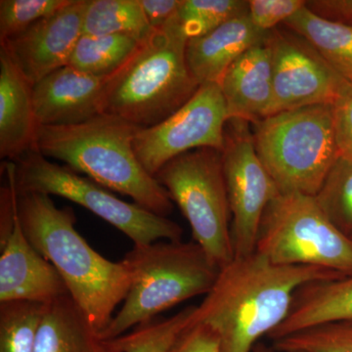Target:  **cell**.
<instances>
[{"label":"cell","mask_w":352,"mask_h":352,"mask_svg":"<svg viewBox=\"0 0 352 352\" xmlns=\"http://www.w3.org/2000/svg\"><path fill=\"white\" fill-rule=\"evenodd\" d=\"M342 277L317 266L278 265L254 252L219 270L194 321L219 333L221 352H252L286 320L298 289Z\"/></svg>","instance_id":"1"},{"label":"cell","mask_w":352,"mask_h":352,"mask_svg":"<svg viewBox=\"0 0 352 352\" xmlns=\"http://www.w3.org/2000/svg\"><path fill=\"white\" fill-rule=\"evenodd\" d=\"M18 212L28 240L56 268L69 296L103 332L131 288L126 264L94 251L76 231L73 208L56 207L50 195L19 192Z\"/></svg>","instance_id":"2"},{"label":"cell","mask_w":352,"mask_h":352,"mask_svg":"<svg viewBox=\"0 0 352 352\" xmlns=\"http://www.w3.org/2000/svg\"><path fill=\"white\" fill-rule=\"evenodd\" d=\"M140 129L122 118L101 113L74 126H39L34 149L111 191L131 197L141 208L168 217L173 210L170 197L134 152Z\"/></svg>","instance_id":"3"},{"label":"cell","mask_w":352,"mask_h":352,"mask_svg":"<svg viewBox=\"0 0 352 352\" xmlns=\"http://www.w3.org/2000/svg\"><path fill=\"white\" fill-rule=\"evenodd\" d=\"M187 43L170 20L154 30L127 63L109 78L102 113L145 129L182 108L200 87L187 65Z\"/></svg>","instance_id":"4"},{"label":"cell","mask_w":352,"mask_h":352,"mask_svg":"<svg viewBox=\"0 0 352 352\" xmlns=\"http://www.w3.org/2000/svg\"><path fill=\"white\" fill-rule=\"evenodd\" d=\"M122 261L131 272V288L122 308L100 333L104 340L120 337L179 303L208 295L220 270L193 241L134 245Z\"/></svg>","instance_id":"5"},{"label":"cell","mask_w":352,"mask_h":352,"mask_svg":"<svg viewBox=\"0 0 352 352\" xmlns=\"http://www.w3.org/2000/svg\"><path fill=\"white\" fill-rule=\"evenodd\" d=\"M252 127L256 153L279 193L316 196L340 156L333 105L274 113Z\"/></svg>","instance_id":"6"},{"label":"cell","mask_w":352,"mask_h":352,"mask_svg":"<svg viewBox=\"0 0 352 352\" xmlns=\"http://www.w3.org/2000/svg\"><path fill=\"white\" fill-rule=\"evenodd\" d=\"M256 252L278 265L317 266L352 275V240L333 226L315 197L279 194L271 201Z\"/></svg>","instance_id":"7"},{"label":"cell","mask_w":352,"mask_h":352,"mask_svg":"<svg viewBox=\"0 0 352 352\" xmlns=\"http://www.w3.org/2000/svg\"><path fill=\"white\" fill-rule=\"evenodd\" d=\"M188 221L193 242L221 270L235 258L222 151L204 148L168 162L154 176Z\"/></svg>","instance_id":"8"},{"label":"cell","mask_w":352,"mask_h":352,"mask_svg":"<svg viewBox=\"0 0 352 352\" xmlns=\"http://www.w3.org/2000/svg\"><path fill=\"white\" fill-rule=\"evenodd\" d=\"M15 163L20 193L46 194L74 201L126 234L134 245L182 239L183 229L173 220L149 212L135 203L120 200L111 190L68 166L50 161L36 149Z\"/></svg>","instance_id":"9"},{"label":"cell","mask_w":352,"mask_h":352,"mask_svg":"<svg viewBox=\"0 0 352 352\" xmlns=\"http://www.w3.org/2000/svg\"><path fill=\"white\" fill-rule=\"evenodd\" d=\"M250 124L245 120H229L222 150L235 258L256 252L264 212L280 194L256 153Z\"/></svg>","instance_id":"10"},{"label":"cell","mask_w":352,"mask_h":352,"mask_svg":"<svg viewBox=\"0 0 352 352\" xmlns=\"http://www.w3.org/2000/svg\"><path fill=\"white\" fill-rule=\"evenodd\" d=\"M228 116L219 83L200 85L182 108L156 126L139 129L133 141L138 161L155 176L171 160L194 150L222 151Z\"/></svg>","instance_id":"11"},{"label":"cell","mask_w":352,"mask_h":352,"mask_svg":"<svg viewBox=\"0 0 352 352\" xmlns=\"http://www.w3.org/2000/svg\"><path fill=\"white\" fill-rule=\"evenodd\" d=\"M13 176L0 189V302L24 300L48 305L69 295L56 268L28 240L18 212Z\"/></svg>","instance_id":"12"},{"label":"cell","mask_w":352,"mask_h":352,"mask_svg":"<svg viewBox=\"0 0 352 352\" xmlns=\"http://www.w3.org/2000/svg\"><path fill=\"white\" fill-rule=\"evenodd\" d=\"M270 43L273 69L270 116L337 101L349 82L305 38L276 28L270 32Z\"/></svg>","instance_id":"13"},{"label":"cell","mask_w":352,"mask_h":352,"mask_svg":"<svg viewBox=\"0 0 352 352\" xmlns=\"http://www.w3.org/2000/svg\"><path fill=\"white\" fill-rule=\"evenodd\" d=\"M85 3L87 0H71L54 15L0 43L32 85L69 65L76 44L82 36Z\"/></svg>","instance_id":"14"},{"label":"cell","mask_w":352,"mask_h":352,"mask_svg":"<svg viewBox=\"0 0 352 352\" xmlns=\"http://www.w3.org/2000/svg\"><path fill=\"white\" fill-rule=\"evenodd\" d=\"M109 78L88 75L69 65L44 76L32 85L38 126H74L101 115Z\"/></svg>","instance_id":"15"},{"label":"cell","mask_w":352,"mask_h":352,"mask_svg":"<svg viewBox=\"0 0 352 352\" xmlns=\"http://www.w3.org/2000/svg\"><path fill=\"white\" fill-rule=\"evenodd\" d=\"M270 34L243 53L220 80L228 120L254 124L270 116L273 69Z\"/></svg>","instance_id":"16"},{"label":"cell","mask_w":352,"mask_h":352,"mask_svg":"<svg viewBox=\"0 0 352 352\" xmlns=\"http://www.w3.org/2000/svg\"><path fill=\"white\" fill-rule=\"evenodd\" d=\"M32 85L0 46V157L17 161L36 145Z\"/></svg>","instance_id":"17"},{"label":"cell","mask_w":352,"mask_h":352,"mask_svg":"<svg viewBox=\"0 0 352 352\" xmlns=\"http://www.w3.org/2000/svg\"><path fill=\"white\" fill-rule=\"evenodd\" d=\"M268 34L256 30L245 12L207 34L189 39L186 61L192 76L200 85H219L229 67L252 46L263 41Z\"/></svg>","instance_id":"18"},{"label":"cell","mask_w":352,"mask_h":352,"mask_svg":"<svg viewBox=\"0 0 352 352\" xmlns=\"http://www.w3.org/2000/svg\"><path fill=\"white\" fill-rule=\"evenodd\" d=\"M34 352H120L113 340L102 339L71 296L44 305Z\"/></svg>","instance_id":"19"},{"label":"cell","mask_w":352,"mask_h":352,"mask_svg":"<svg viewBox=\"0 0 352 352\" xmlns=\"http://www.w3.org/2000/svg\"><path fill=\"white\" fill-rule=\"evenodd\" d=\"M333 322H352V275L312 282L298 289L286 320L268 338L274 342Z\"/></svg>","instance_id":"20"},{"label":"cell","mask_w":352,"mask_h":352,"mask_svg":"<svg viewBox=\"0 0 352 352\" xmlns=\"http://www.w3.org/2000/svg\"><path fill=\"white\" fill-rule=\"evenodd\" d=\"M302 36L346 82H352V27L326 19L307 4L284 23Z\"/></svg>","instance_id":"21"},{"label":"cell","mask_w":352,"mask_h":352,"mask_svg":"<svg viewBox=\"0 0 352 352\" xmlns=\"http://www.w3.org/2000/svg\"><path fill=\"white\" fill-rule=\"evenodd\" d=\"M153 31L140 0H87L82 20L85 36L122 34L143 41Z\"/></svg>","instance_id":"22"},{"label":"cell","mask_w":352,"mask_h":352,"mask_svg":"<svg viewBox=\"0 0 352 352\" xmlns=\"http://www.w3.org/2000/svg\"><path fill=\"white\" fill-rule=\"evenodd\" d=\"M143 41L122 34H82L72 53L69 65L88 75L111 78L135 54Z\"/></svg>","instance_id":"23"},{"label":"cell","mask_w":352,"mask_h":352,"mask_svg":"<svg viewBox=\"0 0 352 352\" xmlns=\"http://www.w3.org/2000/svg\"><path fill=\"white\" fill-rule=\"evenodd\" d=\"M44 305L24 300L0 302V352L36 351Z\"/></svg>","instance_id":"24"},{"label":"cell","mask_w":352,"mask_h":352,"mask_svg":"<svg viewBox=\"0 0 352 352\" xmlns=\"http://www.w3.org/2000/svg\"><path fill=\"white\" fill-rule=\"evenodd\" d=\"M315 199L333 226L352 240V157L340 155Z\"/></svg>","instance_id":"25"},{"label":"cell","mask_w":352,"mask_h":352,"mask_svg":"<svg viewBox=\"0 0 352 352\" xmlns=\"http://www.w3.org/2000/svg\"><path fill=\"white\" fill-rule=\"evenodd\" d=\"M245 12L248 1L243 0H183L170 21L189 41Z\"/></svg>","instance_id":"26"},{"label":"cell","mask_w":352,"mask_h":352,"mask_svg":"<svg viewBox=\"0 0 352 352\" xmlns=\"http://www.w3.org/2000/svg\"><path fill=\"white\" fill-rule=\"evenodd\" d=\"M196 305L166 319H153L113 339L120 352H168L180 333L192 323Z\"/></svg>","instance_id":"27"},{"label":"cell","mask_w":352,"mask_h":352,"mask_svg":"<svg viewBox=\"0 0 352 352\" xmlns=\"http://www.w3.org/2000/svg\"><path fill=\"white\" fill-rule=\"evenodd\" d=\"M277 352H352V322H333L274 340Z\"/></svg>","instance_id":"28"},{"label":"cell","mask_w":352,"mask_h":352,"mask_svg":"<svg viewBox=\"0 0 352 352\" xmlns=\"http://www.w3.org/2000/svg\"><path fill=\"white\" fill-rule=\"evenodd\" d=\"M71 0H1L0 43L27 31L44 18L54 15Z\"/></svg>","instance_id":"29"},{"label":"cell","mask_w":352,"mask_h":352,"mask_svg":"<svg viewBox=\"0 0 352 352\" xmlns=\"http://www.w3.org/2000/svg\"><path fill=\"white\" fill-rule=\"evenodd\" d=\"M307 4L303 0H249L248 16L261 32H270L284 24Z\"/></svg>","instance_id":"30"},{"label":"cell","mask_w":352,"mask_h":352,"mask_svg":"<svg viewBox=\"0 0 352 352\" xmlns=\"http://www.w3.org/2000/svg\"><path fill=\"white\" fill-rule=\"evenodd\" d=\"M168 352H221L219 333L207 324L192 321Z\"/></svg>","instance_id":"31"},{"label":"cell","mask_w":352,"mask_h":352,"mask_svg":"<svg viewBox=\"0 0 352 352\" xmlns=\"http://www.w3.org/2000/svg\"><path fill=\"white\" fill-rule=\"evenodd\" d=\"M333 113L340 155L352 157V82L347 83L333 104Z\"/></svg>","instance_id":"32"},{"label":"cell","mask_w":352,"mask_h":352,"mask_svg":"<svg viewBox=\"0 0 352 352\" xmlns=\"http://www.w3.org/2000/svg\"><path fill=\"white\" fill-rule=\"evenodd\" d=\"M183 0H140L141 7L153 30L161 29L175 16Z\"/></svg>","instance_id":"33"},{"label":"cell","mask_w":352,"mask_h":352,"mask_svg":"<svg viewBox=\"0 0 352 352\" xmlns=\"http://www.w3.org/2000/svg\"><path fill=\"white\" fill-rule=\"evenodd\" d=\"M307 6L310 10L326 19L352 27V0H314L307 1Z\"/></svg>","instance_id":"34"},{"label":"cell","mask_w":352,"mask_h":352,"mask_svg":"<svg viewBox=\"0 0 352 352\" xmlns=\"http://www.w3.org/2000/svg\"><path fill=\"white\" fill-rule=\"evenodd\" d=\"M252 352H277L275 351L274 347L268 346L267 344H263V342H259L254 349H252Z\"/></svg>","instance_id":"35"}]
</instances>
